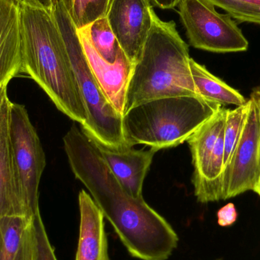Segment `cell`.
Instances as JSON below:
<instances>
[{
	"instance_id": "6da1fadb",
	"label": "cell",
	"mask_w": 260,
	"mask_h": 260,
	"mask_svg": "<svg viewBox=\"0 0 260 260\" xmlns=\"http://www.w3.org/2000/svg\"><path fill=\"white\" fill-rule=\"evenodd\" d=\"M73 174L93 200L133 256L141 260H167L179 238L168 221L121 186L91 139L73 125L63 138Z\"/></svg>"
},
{
	"instance_id": "7a4b0ae2",
	"label": "cell",
	"mask_w": 260,
	"mask_h": 260,
	"mask_svg": "<svg viewBox=\"0 0 260 260\" xmlns=\"http://www.w3.org/2000/svg\"><path fill=\"white\" fill-rule=\"evenodd\" d=\"M19 6L21 73L44 90L58 110L82 126L88 117L86 109L53 11L29 5Z\"/></svg>"
},
{
	"instance_id": "3957f363",
	"label": "cell",
	"mask_w": 260,
	"mask_h": 260,
	"mask_svg": "<svg viewBox=\"0 0 260 260\" xmlns=\"http://www.w3.org/2000/svg\"><path fill=\"white\" fill-rule=\"evenodd\" d=\"M190 59L189 47L179 35L175 22L162 21L154 12L152 27L128 84L124 114L155 99L199 96Z\"/></svg>"
},
{
	"instance_id": "277c9868",
	"label": "cell",
	"mask_w": 260,
	"mask_h": 260,
	"mask_svg": "<svg viewBox=\"0 0 260 260\" xmlns=\"http://www.w3.org/2000/svg\"><path fill=\"white\" fill-rule=\"evenodd\" d=\"M200 96L164 98L131 108L123 117V133L131 146L156 151L181 145L221 108Z\"/></svg>"
},
{
	"instance_id": "5b68a950",
	"label": "cell",
	"mask_w": 260,
	"mask_h": 260,
	"mask_svg": "<svg viewBox=\"0 0 260 260\" xmlns=\"http://www.w3.org/2000/svg\"><path fill=\"white\" fill-rule=\"evenodd\" d=\"M53 14L65 42L72 70L86 109L88 117L81 129L109 146L120 148L129 145L123 133V116L110 103L102 91L62 0H55Z\"/></svg>"
},
{
	"instance_id": "8992f818",
	"label": "cell",
	"mask_w": 260,
	"mask_h": 260,
	"mask_svg": "<svg viewBox=\"0 0 260 260\" xmlns=\"http://www.w3.org/2000/svg\"><path fill=\"white\" fill-rule=\"evenodd\" d=\"M227 110L222 107L186 141L192 154L194 194L201 203L223 200L224 133Z\"/></svg>"
},
{
	"instance_id": "52a82bcc",
	"label": "cell",
	"mask_w": 260,
	"mask_h": 260,
	"mask_svg": "<svg viewBox=\"0 0 260 260\" xmlns=\"http://www.w3.org/2000/svg\"><path fill=\"white\" fill-rule=\"evenodd\" d=\"M180 20L192 47L212 53L247 50L249 42L229 14L217 12L208 0H180Z\"/></svg>"
},
{
	"instance_id": "ba28073f",
	"label": "cell",
	"mask_w": 260,
	"mask_h": 260,
	"mask_svg": "<svg viewBox=\"0 0 260 260\" xmlns=\"http://www.w3.org/2000/svg\"><path fill=\"white\" fill-rule=\"evenodd\" d=\"M9 137L24 199L35 216L40 212L39 185L46 166L45 154L25 107L12 102L9 114Z\"/></svg>"
},
{
	"instance_id": "9c48e42d",
	"label": "cell",
	"mask_w": 260,
	"mask_h": 260,
	"mask_svg": "<svg viewBox=\"0 0 260 260\" xmlns=\"http://www.w3.org/2000/svg\"><path fill=\"white\" fill-rule=\"evenodd\" d=\"M250 99L251 104L242 135L223 174V200L247 191L256 192L259 185L260 114L255 101Z\"/></svg>"
},
{
	"instance_id": "30bf717a",
	"label": "cell",
	"mask_w": 260,
	"mask_h": 260,
	"mask_svg": "<svg viewBox=\"0 0 260 260\" xmlns=\"http://www.w3.org/2000/svg\"><path fill=\"white\" fill-rule=\"evenodd\" d=\"M154 14L150 0H110L107 20L133 66L140 57Z\"/></svg>"
},
{
	"instance_id": "8fae6325",
	"label": "cell",
	"mask_w": 260,
	"mask_h": 260,
	"mask_svg": "<svg viewBox=\"0 0 260 260\" xmlns=\"http://www.w3.org/2000/svg\"><path fill=\"white\" fill-rule=\"evenodd\" d=\"M11 104L7 85L0 87V219L6 215L34 218L24 199L14 162L9 137Z\"/></svg>"
},
{
	"instance_id": "7c38bea8",
	"label": "cell",
	"mask_w": 260,
	"mask_h": 260,
	"mask_svg": "<svg viewBox=\"0 0 260 260\" xmlns=\"http://www.w3.org/2000/svg\"><path fill=\"white\" fill-rule=\"evenodd\" d=\"M85 134L100 151L110 170L121 186L132 197L143 199L144 180L157 151L151 148L148 150H136L129 145L120 148L109 146L95 138L86 133Z\"/></svg>"
},
{
	"instance_id": "4fadbf2b",
	"label": "cell",
	"mask_w": 260,
	"mask_h": 260,
	"mask_svg": "<svg viewBox=\"0 0 260 260\" xmlns=\"http://www.w3.org/2000/svg\"><path fill=\"white\" fill-rule=\"evenodd\" d=\"M77 33L88 64L102 91L110 103L123 116L126 91L134 66L123 50L119 53L115 63H109L96 51L90 41L86 27L77 30Z\"/></svg>"
},
{
	"instance_id": "5bb4252c",
	"label": "cell",
	"mask_w": 260,
	"mask_h": 260,
	"mask_svg": "<svg viewBox=\"0 0 260 260\" xmlns=\"http://www.w3.org/2000/svg\"><path fill=\"white\" fill-rule=\"evenodd\" d=\"M20 6L13 0H0V87L21 73Z\"/></svg>"
},
{
	"instance_id": "9a60e30c",
	"label": "cell",
	"mask_w": 260,
	"mask_h": 260,
	"mask_svg": "<svg viewBox=\"0 0 260 260\" xmlns=\"http://www.w3.org/2000/svg\"><path fill=\"white\" fill-rule=\"evenodd\" d=\"M79 206L80 224L76 260H111L105 216L92 197L84 189L79 194Z\"/></svg>"
},
{
	"instance_id": "2e32d148",
	"label": "cell",
	"mask_w": 260,
	"mask_h": 260,
	"mask_svg": "<svg viewBox=\"0 0 260 260\" xmlns=\"http://www.w3.org/2000/svg\"><path fill=\"white\" fill-rule=\"evenodd\" d=\"M190 70L197 94L209 102L221 106L239 107L247 103L245 98L239 92L214 76L204 66L190 59Z\"/></svg>"
},
{
	"instance_id": "e0dca14e",
	"label": "cell",
	"mask_w": 260,
	"mask_h": 260,
	"mask_svg": "<svg viewBox=\"0 0 260 260\" xmlns=\"http://www.w3.org/2000/svg\"><path fill=\"white\" fill-rule=\"evenodd\" d=\"M34 218L24 215H6L1 218L0 260H15Z\"/></svg>"
},
{
	"instance_id": "ac0fdd59",
	"label": "cell",
	"mask_w": 260,
	"mask_h": 260,
	"mask_svg": "<svg viewBox=\"0 0 260 260\" xmlns=\"http://www.w3.org/2000/svg\"><path fill=\"white\" fill-rule=\"evenodd\" d=\"M86 29L96 51L107 62L115 63L122 50L106 17L94 21Z\"/></svg>"
},
{
	"instance_id": "d6986e66",
	"label": "cell",
	"mask_w": 260,
	"mask_h": 260,
	"mask_svg": "<svg viewBox=\"0 0 260 260\" xmlns=\"http://www.w3.org/2000/svg\"><path fill=\"white\" fill-rule=\"evenodd\" d=\"M67 12L77 30L105 18L110 0H62Z\"/></svg>"
},
{
	"instance_id": "ffe728a7",
	"label": "cell",
	"mask_w": 260,
	"mask_h": 260,
	"mask_svg": "<svg viewBox=\"0 0 260 260\" xmlns=\"http://www.w3.org/2000/svg\"><path fill=\"white\" fill-rule=\"evenodd\" d=\"M250 104L251 101L249 99L244 105L237 107L234 110H227L224 133V168L230 161L235 148L241 139L250 111Z\"/></svg>"
},
{
	"instance_id": "44dd1931",
	"label": "cell",
	"mask_w": 260,
	"mask_h": 260,
	"mask_svg": "<svg viewBox=\"0 0 260 260\" xmlns=\"http://www.w3.org/2000/svg\"><path fill=\"white\" fill-rule=\"evenodd\" d=\"M239 22L260 25V0H208Z\"/></svg>"
},
{
	"instance_id": "7402d4cb",
	"label": "cell",
	"mask_w": 260,
	"mask_h": 260,
	"mask_svg": "<svg viewBox=\"0 0 260 260\" xmlns=\"http://www.w3.org/2000/svg\"><path fill=\"white\" fill-rule=\"evenodd\" d=\"M34 225L38 244V260H57L54 250L49 241L40 212L34 218Z\"/></svg>"
},
{
	"instance_id": "603a6c76",
	"label": "cell",
	"mask_w": 260,
	"mask_h": 260,
	"mask_svg": "<svg viewBox=\"0 0 260 260\" xmlns=\"http://www.w3.org/2000/svg\"><path fill=\"white\" fill-rule=\"evenodd\" d=\"M15 260H38V244L34 220L26 232Z\"/></svg>"
},
{
	"instance_id": "cb8c5ba5",
	"label": "cell",
	"mask_w": 260,
	"mask_h": 260,
	"mask_svg": "<svg viewBox=\"0 0 260 260\" xmlns=\"http://www.w3.org/2000/svg\"><path fill=\"white\" fill-rule=\"evenodd\" d=\"M218 225L229 227L232 225L238 219V212L233 203H229L223 206L217 212Z\"/></svg>"
},
{
	"instance_id": "d4e9b609",
	"label": "cell",
	"mask_w": 260,
	"mask_h": 260,
	"mask_svg": "<svg viewBox=\"0 0 260 260\" xmlns=\"http://www.w3.org/2000/svg\"><path fill=\"white\" fill-rule=\"evenodd\" d=\"M18 5H29V6H39L46 10L52 12L54 6L55 0H13Z\"/></svg>"
},
{
	"instance_id": "484cf974",
	"label": "cell",
	"mask_w": 260,
	"mask_h": 260,
	"mask_svg": "<svg viewBox=\"0 0 260 260\" xmlns=\"http://www.w3.org/2000/svg\"><path fill=\"white\" fill-rule=\"evenodd\" d=\"M180 0H150L151 4L162 9H174L178 6Z\"/></svg>"
},
{
	"instance_id": "4316f807",
	"label": "cell",
	"mask_w": 260,
	"mask_h": 260,
	"mask_svg": "<svg viewBox=\"0 0 260 260\" xmlns=\"http://www.w3.org/2000/svg\"><path fill=\"white\" fill-rule=\"evenodd\" d=\"M250 98H251L252 99H253V100L255 101V102H256V105H257L260 114V86L254 88L253 92H252Z\"/></svg>"
},
{
	"instance_id": "83f0119b",
	"label": "cell",
	"mask_w": 260,
	"mask_h": 260,
	"mask_svg": "<svg viewBox=\"0 0 260 260\" xmlns=\"http://www.w3.org/2000/svg\"><path fill=\"white\" fill-rule=\"evenodd\" d=\"M256 193H257L258 195H259V197H260V180H259V185H258L257 189H256Z\"/></svg>"
}]
</instances>
